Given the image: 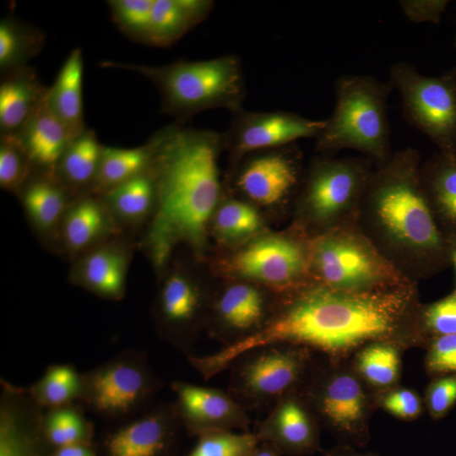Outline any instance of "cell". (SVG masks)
I'll return each mask as SVG.
<instances>
[{"label": "cell", "mask_w": 456, "mask_h": 456, "mask_svg": "<svg viewBox=\"0 0 456 456\" xmlns=\"http://www.w3.org/2000/svg\"><path fill=\"white\" fill-rule=\"evenodd\" d=\"M224 217L235 307L216 369L242 406L266 368L290 374L307 368L312 335L331 292L327 233L335 207L323 197L259 189Z\"/></svg>", "instance_id": "1"}, {"label": "cell", "mask_w": 456, "mask_h": 456, "mask_svg": "<svg viewBox=\"0 0 456 456\" xmlns=\"http://www.w3.org/2000/svg\"><path fill=\"white\" fill-rule=\"evenodd\" d=\"M211 107L241 137L246 165L272 178L316 164H341L350 170L364 165L368 123L356 84L213 101Z\"/></svg>", "instance_id": "2"}, {"label": "cell", "mask_w": 456, "mask_h": 456, "mask_svg": "<svg viewBox=\"0 0 456 456\" xmlns=\"http://www.w3.org/2000/svg\"><path fill=\"white\" fill-rule=\"evenodd\" d=\"M350 270L360 289L383 305L410 308L448 292L456 269L454 235L443 215L377 228Z\"/></svg>", "instance_id": "3"}, {"label": "cell", "mask_w": 456, "mask_h": 456, "mask_svg": "<svg viewBox=\"0 0 456 456\" xmlns=\"http://www.w3.org/2000/svg\"><path fill=\"white\" fill-rule=\"evenodd\" d=\"M351 406L369 419L430 432L456 425V350L384 360L347 389Z\"/></svg>", "instance_id": "4"}, {"label": "cell", "mask_w": 456, "mask_h": 456, "mask_svg": "<svg viewBox=\"0 0 456 456\" xmlns=\"http://www.w3.org/2000/svg\"><path fill=\"white\" fill-rule=\"evenodd\" d=\"M200 367L188 349L167 356L108 392L104 422L151 448L187 446Z\"/></svg>", "instance_id": "5"}, {"label": "cell", "mask_w": 456, "mask_h": 456, "mask_svg": "<svg viewBox=\"0 0 456 456\" xmlns=\"http://www.w3.org/2000/svg\"><path fill=\"white\" fill-rule=\"evenodd\" d=\"M335 220L354 240L377 228L412 224L456 208V175L426 167L351 170L344 193L334 200Z\"/></svg>", "instance_id": "6"}, {"label": "cell", "mask_w": 456, "mask_h": 456, "mask_svg": "<svg viewBox=\"0 0 456 456\" xmlns=\"http://www.w3.org/2000/svg\"><path fill=\"white\" fill-rule=\"evenodd\" d=\"M185 349L150 294L125 292L99 318L90 341L88 374L110 392Z\"/></svg>", "instance_id": "7"}, {"label": "cell", "mask_w": 456, "mask_h": 456, "mask_svg": "<svg viewBox=\"0 0 456 456\" xmlns=\"http://www.w3.org/2000/svg\"><path fill=\"white\" fill-rule=\"evenodd\" d=\"M42 331L66 364L88 373L90 341L99 318L118 296L79 263L45 273L28 288ZM121 296V294H119Z\"/></svg>", "instance_id": "8"}, {"label": "cell", "mask_w": 456, "mask_h": 456, "mask_svg": "<svg viewBox=\"0 0 456 456\" xmlns=\"http://www.w3.org/2000/svg\"><path fill=\"white\" fill-rule=\"evenodd\" d=\"M110 211L101 191L75 163L68 146L45 179L32 213L47 244L80 263Z\"/></svg>", "instance_id": "9"}, {"label": "cell", "mask_w": 456, "mask_h": 456, "mask_svg": "<svg viewBox=\"0 0 456 456\" xmlns=\"http://www.w3.org/2000/svg\"><path fill=\"white\" fill-rule=\"evenodd\" d=\"M316 0H232L221 61L253 69L307 31L320 14Z\"/></svg>", "instance_id": "10"}, {"label": "cell", "mask_w": 456, "mask_h": 456, "mask_svg": "<svg viewBox=\"0 0 456 456\" xmlns=\"http://www.w3.org/2000/svg\"><path fill=\"white\" fill-rule=\"evenodd\" d=\"M150 296L185 347L215 335L235 307L232 272L224 254Z\"/></svg>", "instance_id": "11"}, {"label": "cell", "mask_w": 456, "mask_h": 456, "mask_svg": "<svg viewBox=\"0 0 456 456\" xmlns=\"http://www.w3.org/2000/svg\"><path fill=\"white\" fill-rule=\"evenodd\" d=\"M123 116L122 77L113 74L99 90L82 128L69 145L75 163L101 191L110 209L122 200Z\"/></svg>", "instance_id": "12"}, {"label": "cell", "mask_w": 456, "mask_h": 456, "mask_svg": "<svg viewBox=\"0 0 456 456\" xmlns=\"http://www.w3.org/2000/svg\"><path fill=\"white\" fill-rule=\"evenodd\" d=\"M227 232L226 217L200 224L155 221L139 281L141 292L154 294L191 270L217 259L226 248Z\"/></svg>", "instance_id": "13"}, {"label": "cell", "mask_w": 456, "mask_h": 456, "mask_svg": "<svg viewBox=\"0 0 456 456\" xmlns=\"http://www.w3.org/2000/svg\"><path fill=\"white\" fill-rule=\"evenodd\" d=\"M154 224L137 198L117 203L99 224L86 251L94 277L110 289L134 278L139 283Z\"/></svg>", "instance_id": "14"}, {"label": "cell", "mask_w": 456, "mask_h": 456, "mask_svg": "<svg viewBox=\"0 0 456 456\" xmlns=\"http://www.w3.org/2000/svg\"><path fill=\"white\" fill-rule=\"evenodd\" d=\"M53 147L50 126L36 117L8 123L0 132V184L8 194L25 193L44 175Z\"/></svg>", "instance_id": "15"}, {"label": "cell", "mask_w": 456, "mask_h": 456, "mask_svg": "<svg viewBox=\"0 0 456 456\" xmlns=\"http://www.w3.org/2000/svg\"><path fill=\"white\" fill-rule=\"evenodd\" d=\"M393 331L382 312L368 303L344 302L336 305L323 325V342L338 359L374 355L391 344Z\"/></svg>", "instance_id": "16"}, {"label": "cell", "mask_w": 456, "mask_h": 456, "mask_svg": "<svg viewBox=\"0 0 456 456\" xmlns=\"http://www.w3.org/2000/svg\"><path fill=\"white\" fill-rule=\"evenodd\" d=\"M47 244L31 209L14 204L0 224V278L18 288L31 287L45 261Z\"/></svg>", "instance_id": "17"}, {"label": "cell", "mask_w": 456, "mask_h": 456, "mask_svg": "<svg viewBox=\"0 0 456 456\" xmlns=\"http://www.w3.org/2000/svg\"><path fill=\"white\" fill-rule=\"evenodd\" d=\"M231 456H310V450L287 417L260 407L246 419Z\"/></svg>", "instance_id": "18"}, {"label": "cell", "mask_w": 456, "mask_h": 456, "mask_svg": "<svg viewBox=\"0 0 456 456\" xmlns=\"http://www.w3.org/2000/svg\"><path fill=\"white\" fill-rule=\"evenodd\" d=\"M232 0H179L169 3L178 32L191 45L221 60Z\"/></svg>", "instance_id": "19"}, {"label": "cell", "mask_w": 456, "mask_h": 456, "mask_svg": "<svg viewBox=\"0 0 456 456\" xmlns=\"http://www.w3.org/2000/svg\"><path fill=\"white\" fill-rule=\"evenodd\" d=\"M316 456H404L398 441L370 425L344 428Z\"/></svg>", "instance_id": "20"}, {"label": "cell", "mask_w": 456, "mask_h": 456, "mask_svg": "<svg viewBox=\"0 0 456 456\" xmlns=\"http://www.w3.org/2000/svg\"><path fill=\"white\" fill-rule=\"evenodd\" d=\"M31 61L22 45L7 33L0 38V95L13 98L25 88L31 74Z\"/></svg>", "instance_id": "21"}, {"label": "cell", "mask_w": 456, "mask_h": 456, "mask_svg": "<svg viewBox=\"0 0 456 456\" xmlns=\"http://www.w3.org/2000/svg\"><path fill=\"white\" fill-rule=\"evenodd\" d=\"M417 456H456V425L430 437L425 449Z\"/></svg>", "instance_id": "22"}, {"label": "cell", "mask_w": 456, "mask_h": 456, "mask_svg": "<svg viewBox=\"0 0 456 456\" xmlns=\"http://www.w3.org/2000/svg\"><path fill=\"white\" fill-rule=\"evenodd\" d=\"M446 322H448L449 338L452 345L456 350V269L454 277H452V284L448 290V301H446Z\"/></svg>", "instance_id": "23"}]
</instances>
